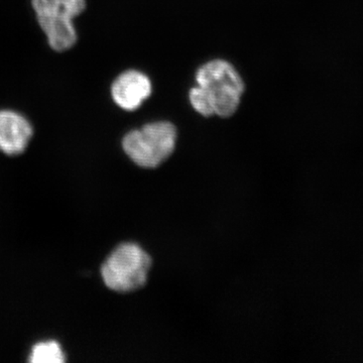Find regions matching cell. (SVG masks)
Returning a JSON list of instances; mask_svg holds the SVG:
<instances>
[{
	"mask_svg": "<svg viewBox=\"0 0 363 363\" xmlns=\"http://www.w3.org/2000/svg\"><path fill=\"white\" fill-rule=\"evenodd\" d=\"M190 101L196 111L203 116L210 117L215 116L213 107L210 102L209 97L204 89L200 86L193 88L190 92Z\"/></svg>",
	"mask_w": 363,
	"mask_h": 363,
	"instance_id": "ba28073f",
	"label": "cell"
},
{
	"mask_svg": "<svg viewBox=\"0 0 363 363\" xmlns=\"http://www.w3.org/2000/svg\"><path fill=\"white\" fill-rule=\"evenodd\" d=\"M198 85L209 97L215 116H233L245 91L242 79L230 64L215 60L205 64L196 75Z\"/></svg>",
	"mask_w": 363,
	"mask_h": 363,
	"instance_id": "277c9868",
	"label": "cell"
},
{
	"mask_svg": "<svg viewBox=\"0 0 363 363\" xmlns=\"http://www.w3.org/2000/svg\"><path fill=\"white\" fill-rule=\"evenodd\" d=\"M111 94L121 108L133 111L152 94V84L150 79L140 72H124L112 84Z\"/></svg>",
	"mask_w": 363,
	"mask_h": 363,
	"instance_id": "8992f818",
	"label": "cell"
},
{
	"mask_svg": "<svg viewBox=\"0 0 363 363\" xmlns=\"http://www.w3.org/2000/svg\"><path fill=\"white\" fill-rule=\"evenodd\" d=\"M177 138L178 133L173 124L157 121L130 131L123 138V147L136 166L157 169L175 152Z\"/></svg>",
	"mask_w": 363,
	"mask_h": 363,
	"instance_id": "7a4b0ae2",
	"label": "cell"
},
{
	"mask_svg": "<svg viewBox=\"0 0 363 363\" xmlns=\"http://www.w3.org/2000/svg\"><path fill=\"white\" fill-rule=\"evenodd\" d=\"M33 11L49 45L57 52L71 49L77 42L74 18L86 9V0H33Z\"/></svg>",
	"mask_w": 363,
	"mask_h": 363,
	"instance_id": "3957f363",
	"label": "cell"
},
{
	"mask_svg": "<svg viewBox=\"0 0 363 363\" xmlns=\"http://www.w3.org/2000/svg\"><path fill=\"white\" fill-rule=\"evenodd\" d=\"M33 135L32 124L13 111H0V150L7 156L23 154Z\"/></svg>",
	"mask_w": 363,
	"mask_h": 363,
	"instance_id": "5b68a950",
	"label": "cell"
},
{
	"mask_svg": "<svg viewBox=\"0 0 363 363\" xmlns=\"http://www.w3.org/2000/svg\"><path fill=\"white\" fill-rule=\"evenodd\" d=\"M152 257L140 245L124 242L109 255L101 267L105 286L114 292H135L147 284Z\"/></svg>",
	"mask_w": 363,
	"mask_h": 363,
	"instance_id": "6da1fadb",
	"label": "cell"
},
{
	"mask_svg": "<svg viewBox=\"0 0 363 363\" xmlns=\"http://www.w3.org/2000/svg\"><path fill=\"white\" fill-rule=\"evenodd\" d=\"M28 362L32 363H62L66 362L65 353L56 341L40 342L33 346Z\"/></svg>",
	"mask_w": 363,
	"mask_h": 363,
	"instance_id": "52a82bcc",
	"label": "cell"
}]
</instances>
